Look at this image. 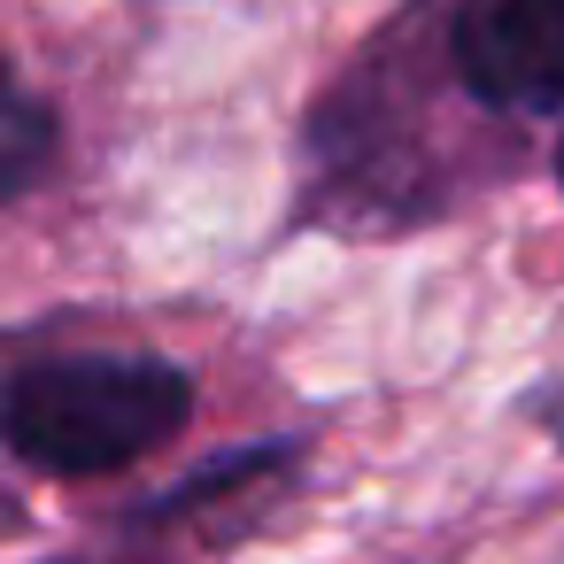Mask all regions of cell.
<instances>
[{"mask_svg": "<svg viewBox=\"0 0 564 564\" xmlns=\"http://www.w3.org/2000/svg\"><path fill=\"white\" fill-rule=\"evenodd\" d=\"M194 417V379L163 356H55L9 379L0 441L32 471L94 479L163 448Z\"/></svg>", "mask_w": 564, "mask_h": 564, "instance_id": "obj_1", "label": "cell"}, {"mask_svg": "<svg viewBox=\"0 0 564 564\" xmlns=\"http://www.w3.org/2000/svg\"><path fill=\"white\" fill-rule=\"evenodd\" d=\"M456 70L487 109H564V0H464Z\"/></svg>", "mask_w": 564, "mask_h": 564, "instance_id": "obj_2", "label": "cell"}, {"mask_svg": "<svg viewBox=\"0 0 564 564\" xmlns=\"http://www.w3.org/2000/svg\"><path fill=\"white\" fill-rule=\"evenodd\" d=\"M47 163H55V109L17 70H0V202L40 186Z\"/></svg>", "mask_w": 564, "mask_h": 564, "instance_id": "obj_3", "label": "cell"}, {"mask_svg": "<svg viewBox=\"0 0 564 564\" xmlns=\"http://www.w3.org/2000/svg\"><path fill=\"white\" fill-rule=\"evenodd\" d=\"M549 433H556V441H564V379H556V387H549Z\"/></svg>", "mask_w": 564, "mask_h": 564, "instance_id": "obj_4", "label": "cell"}, {"mask_svg": "<svg viewBox=\"0 0 564 564\" xmlns=\"http://www.w3.org/2000/svg\"><path fill=\"white\" fill-rule=\"evenodd\" d=\"M556 171H564V163H556Z\"/></svg>", "mask_w": 564, "mask_h": 564, "instance_id": "obj_5", "label": "cell"}]
</instances>
